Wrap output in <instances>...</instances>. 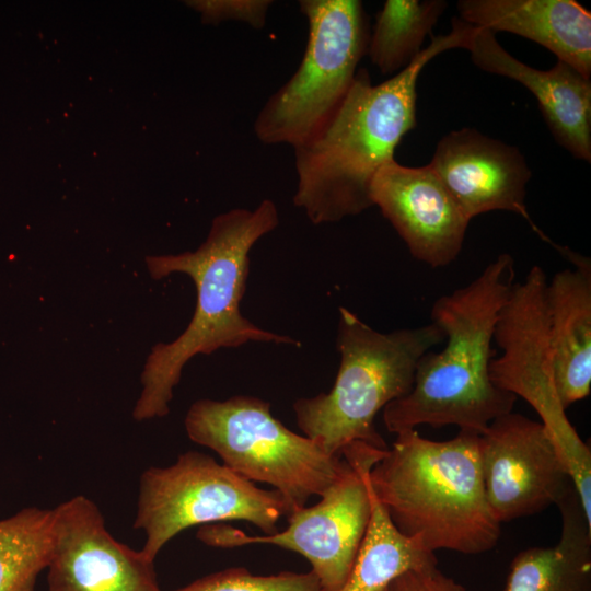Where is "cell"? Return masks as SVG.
Listing matches in <instances>:
<instances>
[{
  "label": "cell",
  "mask_w": 591,
  "mask_h": 591,
  "mask_svg": "<svg viewBox=\"0 0 591 591\" xmlns=\"http://www.w3.org/2000/svg\"><path fill=\"white\" fill-rule=\"evenodd\" d=\"M389 591H467L438 568V561L409 569L395 578Z\"/></svg>",
  "instance_id": "24"
},
{
  "label": "cell",
  "mask_w": 591,
  "mask_h": 591,
  "mask_svg": "<svg viewBox=\"0 0 591 591\" xmlns=\"http://www.w3.org/2000/svg\"><path fill=\"white\" fill-rule=\"evenodd\" d=\"M428 165L470 220L489 211H510L542 233L526 208L532 172L518 147L463 127L439 140Z\"/></svg>",
  "instance_id": "14"
},
{
  "label": "cell",
  "mask_w": 591,
  "mask_h": 591,
  "mask_svg": "<svg viewBox=\"0 0 591 591\" xmlns=\"http://www.w3.org/2000/svg\"><path fill=\"white\" fill-rule=\"evenodd\" d=\"M557 507L561 515L558 542L518 553L503 591H591V524L575 487Z\"/></svg>",
  "instance_id": "18"
},
{
  "label": "cell",
  "mask_w": 591,
  "mask_h": 591,
  "mask_svg": "<svg viewBox=\"0 0 591 591\" xmlns=\"http://www.w3.org/2000/svg\"><path fill=\"white\" fill-rule=\"evenodd\" d=\"M176 591H323L312 572L282 571L253 575L243 567L228 568L202 577Z\"/></svg>",
  "instance_id": "22"
},
{
  "label": "cell",
  "mask_w": 591,
  "mask_h": 591,
  "mask_svg": "<svg viewBox=\"0 0 591 591\" xmlns=\"http://www.w3.org/2000/svg\"><path fill=\"white\" fill-rule=\"evenodd\" d=\"M443 340L433 323L382 333L340 306L334 385L293 403L299 428L329 455L354 442L387 449L374 427L376 414L410 391L419 359Z\"/></svg>",
  "instance_id": "5"
},
{
  "label": "cell",
  "mask_w": 591,
  "mask_h": 591,
  "mask_svg": "<svg viewBox=\"0 0 591 591\" xmlns=\"http://www.w3.org/2000/svg\"><path fill=\"white\" fill-rule=\"evenodd\" d=\"M478 439L460 430L433 441L405 430L369 471L370 488L393 525L429 552L476 555L499 541L501 524L486 499Z\"/></svg>",
  "instance_id": "4"
},
{
  "label": "cell",
  "mask_w": 591,
  "mask_h": 591,
  "mask_svg": "<svg viewBox=\"0 0 591 591\" xmlns=\"http://www.w3.org/2000/svg\"><path fill=\"white\" fill-rule=\"evenodd\" d=\"M459 19L535 42L591 78V13L573 0H460Z\"/></svg>",
  "instance_id": "16"
},
{
  "label": "cell",
  "mask_w": 591,
  "mask_h": 591,
  "mask_svg": "<svg viewBox=\"0 0 591 591\" xmlns=\"http://www.w3.org/2000/svg\"><path fill=\"white\" fill-rule=\"evenodd\" d=\"M478 448L486 499L500 524L557 506L573 487L545 427L522 414L493 420Z\"/></svg>",
  "instance_id": "11"
},
{
  "label": "cell",
  "mask_w": 591,
  "mask_h": 591,
  "mask_svg": "<svg viewBox=\"0 0 591 591\" xmlns=\"http://www.w3.org/2000/svg\"><path fill=\"white\" fill-rule=\"evenodd\" d=\"M187 5L200 14L207 24L239 21L255 30L265 26L271 0H193Z\"/></svg>",
  "instance_id": "23"
},
{
  "label": "cell",
  "mask_w": 591,
  "mask_h": 591,
  "mask_svg": "<svg viewBox=\"0 0 591 591\" xmlns=\"http://www.w3.org/2000/svg\"><path fill=\"white\" fill-rule=\"evenodd\" d=\"M279 224L271 199L253 210L233 208L216 216L206 240L195 251L147 256L152 279L172 274L188 276L196 288V308L185 331L171 343L151 348L141 372V392L132 410L137 421L169 414L185 364L197 355L248 343L300 345L287 335L258 327L244 317L240 304L250 270V252Z\"/></svg>",
  "instance_id": "2"
},
{
  "label": "cell",
  "mask_w": 591,
  "mask_h": 591,
  "mask_svg": "<svg viewBox=\"0 0 591 591\" xmlns=\"http://www.w3.org/2000/svg\"><path fill=\"white\" fill-rule=\"evenodd\" d=\"M514 276L513 257L501 253L470 283L434 301L430 318L445 345L419 359L410 391L383 408L387 431L454 425L480 434L512 412L517 397L491 382L489 366L495 326Z\"/></svg>",
  "instance_id": "3"
},
{
  "label": "cell",
  "mask_w": 591,
  "mask_h": 591,
  "mask_svg": "<svg viewBox=\"0 0 591 591\" xmlns=\"http://www.w3.org/2000/svg\"><path fill=\"white\" fill-rule=\"evenodd\" d=\"M49 591H161L154 560L117 541L90 498L51 509Z\"/></svg>",
  "instance_id": "12"
},
{
  "label": "cell",
  "mask_w": 591,
  "mask_h": 591,
  "mask_svg": "<svg viewBox=\"0 0 591 591\" xmlns=\"http://www.w3.org/2000/svg\"><path fill=\"white\" fill-rule=\"evenodd\" d=\"M447 8L443 0H386L370 31V61L386 76L405 69L422 51L425 38Z\"/></svg>",
  "instance_id": "20"
},
{
  "label": "cell",
  "mask_w": 591,
  "mask_h": 591,
  "mask_svg": "<svg viewBox=\"0 0 591 591\" xmlns=\"http://www.w3.org/2000/svg\"><path fill=\"white\" fill-rule=\"evenodd\" d=\"M287 513L277 490L258 488L212 456L188 451L170 466H152L141 474L134 528L144 532L141 551L154 560L188 528L239 520L269 535Z\"/></svg>",
  "instance_id": "9"
},
{
  "label": "cell",
  "mask_w": 591,
  "mask_h": 591,
  "mask_svg": "<svg viewBox=\"0 0 591 591\" xmlns=\"http://www.w3.org/2000/svg\"><path fill=\"white\" fill-rule=\"evenodd\" d=\"M188 438L215 451L242 477L277 490L287 517L322 496L346 467L341 455L327 454L314 440L288 429L271 414L270 403L236 395L194 402L185 417Z\"/></svg>",
  "instance_id": "6"
},
{
  "label": "cell",
  "mask_w": 591,
  "mask_h": 591,
  "mask_svg": "<svg viewBox=\"0 0 591 591\" xmlns=\"http://www.w3.org/2000/svg\"><path fill=\"white\" fill-rule=\"evenodd\" d=\"M308 40L299 67L254 120L265 144L296 148L318 132L350 89L367 56L369 20L358 0H301Z\"/></svg>",
  "instance_id": "7"
},
{
  "label": "cell",
  "mask_w": 591,
  "mask_h": 591,
  "mask_svg": "<svg viewBox=\"0 0 591 591\" xmlns=\"http://www.w3.org/2000/svg\"><path fill=\"white\" fill-rule=\"evenodd\" d=\"M466 50L480 70L525 86L557 143L576 159L591 161L590 79L560 60L548 70L533 68L508 53L495 33L479 27Z\"/></svg>",
  "instance_id": "15"
},
{
  "label": "cell",
  "mask_w": 591,
  "mask_h": 591,
  "mask_svg": "<svg viewBox=\"0 0 591 591\" xmlns=\"http://www.w3.org/2000/svg\"><path fill=\"white\" fill-rule=\"evenodd\" d=\"M386 591H389V590L386 589Z\"/></svg>",
  "instance_id": "25"
},
{
  "label": "cell",
  "mask_w": 591,
  "mask_h": 591,
  "mask_svg": "<svg viewBox=\"0 0 591 591\" xmlns=\"http://www.w3.org/2000/svg\"><path fill=\"white\" fill-rule=\"evenodd\" d=\"M445 35L405 69L373 84L358 69L333 116L304 143L293 148L297 188L293 204L315 225L335 223L372 207L370 188L378 171L395 160L403 137L416 126L417 81L425 66L441 53L467 49L475 26L452 19Z\"/></svg>",
  "instance_id": "1"
},
{
  "label": "cell",
  "mask_w": 591,
  "mask_h": 591,
  "mask_svg": "<svg viewBox=\"0 0 591 591\" xmlns=\"http://www.w3.org/2000/svg\"><path fill=\"white\" fill-rule=\"evenodd\" d=\"M547 277L537 265L514 282L494 332L501 350L489 366L491 382L528 402L566 465L583 508L591 507V451L569 421L555 382L546 304Z\"/></svg>",
  "instance_id": "8"
},
{
  "label": "cell",
  "mask_w": 591,
  "mask_h": 591,
  "mask_svg": "<svg viewBox=\"0 0 591 591\" xmlns=\"http://www.w3.org/2000/svg\"><path fill=\"white\" fill-rule=\"evenodd\" d=\"M385 450L362 442L346 445L340 455L347 464L340 476L316 505L289 514L282 532L247 535L234 526L216 523L201 526L197 538L220 548L267 544L296 552L311 564L323 591H338L355 565L369 526V471Z\"/></svg>",
  "instance_id": "10"
},
{
  "label": "cell",
  "mask_w": 591,
  "mask_h": 591,
  "mask_svg": "<svg viewBox=\"0 0 591 591\" xmlns=\"http://www.w3.org/2000/svg\"><path fill=\"white\" fill-rule=\"evenodd\" d=\"M370 491L369 526L355 565L338 591H386L403 572L437 561L434 553L398 532L371 488Z\"/></svg>",
  "instance_id": "19"
},
{
  "label": "cell",
  "mask_w": 591,
  "mask_h": 591,
  "mask_svg": "<svg viewBox=\"0 0 591 591\" xmlns=\"http://www.w3.org/2000/svg\"><path fill=\"white\" fill-rule=\"evenodd\" d=\"M557 250L573 266L546 286L556 389L567 409L591 389V262L563 246Z\"/></svg>",
  "instance_id": "17"
},
{
  "label": "cell",
  "mask_w": 591,
  "mask_h": 591,
  "mask_svg": "<svg viewBox=\"0 0 591 591\" xmlns=\"http://www.w3.org/2000/svg\"><path fill=\"white\" fill-rule=\"evenodd\" d=\"M370 197L414 258L431 268L456 260L471 220L428 164L389 162L375 174Z\"/></svg>",
  "instance_id": "13"
},
{
  "label": "cell",
  "mask_w": 591,
  "mask_h": 591,
  "mask_svg": "<svg viewBox=\"0 0 591 591\" xmlns=\"http://www.w3.org/2000/svg\"><path fill=\"white\" fill-rule=\"evenodd\" d=\"M51 509L26 507L0 520V591H34L46 569Z\"/></svg>",
  "instance_id": "21"
}]
</instances>
